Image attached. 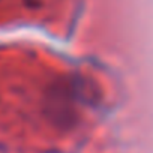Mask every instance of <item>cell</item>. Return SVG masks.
<instances>
[]
</instances>
